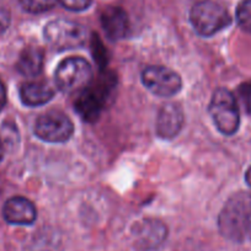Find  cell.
I'll return each mask as SVG.
<instances>
[{
	"instance_id": "obj_1",
	"label": "cell",
	"mask_w": 251,
	"mask_h": 251,
	"mask_svg": "<svg viewBox=\"0 0 251 251\" xmlns=\"http://www.w3.org/2000/svg\"><path fill=\"white\" fill-rule=\"evenodd\" d=\"M222 235L235 243H251V194L234 195L218 218Z\"/></svg>"
},
{
	"instance_id": "obj_2",
	"label": "cell",
	"mask_w": 251,
	"mask_h": 251,
	"mask_svg": "<svg viewBox=\"0 0 251 251\" xmlns=\"http://www.w3.org/2000/svg\"><path fill=\"white\" fill-rule=\"evenodd\" d=\"M190 21L199 35L211 37L228 27L231 18L223 5L212 0H202L192 6Z\"/></svg>"
},
{
	"instance_id": "obj_3",
	"label": "cell",
	"mask_w": 251,
	"mask_h": 251,
	"mask_svg": "<svg viewBox=\"0 0 251 251\" xmlns=\"http://www.w3.org/2000/svg\"><path fill=\"white\" fill-rule=\"evenodd\" d=\"M54 79L62 93H80L93 81V68L84 58H67L55 69Z\"/></svg>"
},
{
	"instance_id": "obj_4",
	"label": "cell",
	"mask_w": 251,
	"mask_h": 251,
	"mask_svg": "<svg viewBox=\"0 0 251 251\" xmlns=\"http://www.w3.org/2000/svg\"><path fill=\"white\" fill-rule=\"evenodd\" d=\"M209 115L217 129L224 136H233L240 125V112L235 98L228 89L219 88L209 102Z\"/></svg>"
},
{
	"instance_id": "obj_5",
	"label": "cell",
	"mask_w": 251,
	"mask_h": 251,
	"mask_svg": "<svg viewBox=\"0 0 251 251\" xmlns=\"http://www.w3.org/2000/svg\"><path fill=\"white\" fill-rule=\"evenodd\" d=\"M45 40L53 50L62 52L75 50L85 45L88 31L83 25L74 21L58 19L47 24L43 31Z\"/></svg>"
},
{
	"instance_id": "obj_6",
	"label": "cell",
	"mask_w": 251,
	"mask_h": 251,
	"mask_svg": "<svg viewBox=\"0 0 251 251\" xmlns=\"http://www.w3.org/2000/svg\"><path fill=\"white\" fill-rule=\"evenodd\" d=\"M115 85L112 76L102 78L98 83H91L79 93L75 101V110L84 120L94 122L98 120L106 103L110 90Z\"/></svg>"
},
{
	"instance_id": "obj_7",
	"label": "cell",
	"mask_w": 251,
	"mask_h": 251,
	"mask_svg": "<svg viewBox=\"0 0 251 251\" xmlns=\"http://www.w3.org/2000/svg\"><path fill=\"white\" fill-rule=\"evenodd\" d=\"M74 133L71 118L60 111H48L35 122V134L48 143H64Z\"/></svg>"
},
{
	"instance_id": "obj_8",
	"label": "cell",
	"mask_w": 251,
	"mask_h": 251,
	"mask_svg": "<svg viewBox=\"0 0 251 251\" xmlns=\"http://www.w3.org/2000/svg\"><path fill=\"white\" fill-rule=\"evenodd\" d=\"M142 83L151 93L160 98H171L182 88L180 75L161 66L147 67L142 72Z\"/></svg>"
},
{
	"instance_id": "obj_9",
	"label": "cell",
	"mask_w": 251,
	"mask_h": 251,
	"mask_svg": "<svg viewBox=\"0 0 251 251\" xmlns=\"http://www.w3.org/2000/svg\"><path fill=\"white\" fill-rule=\"evenodd\" d=\"M3 217L15 226H31L37 218L36 207L30 200L21 196L9 199L3 207Z\"/></svg>"
},
{
	"instance_id": "obj_10",
	"label": "cell",
	"mask_w": 251,
	"mask_h": 251,
	"mask_svg": "<svg viewBox=\"0 0 251 251\" xmlns=\"http://www.w3.org/2000/svg\"><path fill=\"white\" fill-rule=\"evenodd\" d=\"M166 226L159 221H144L134 226L136 245L142 250H154L166 239Z\"/></svg>"
},
{
	"instance_id": "obj_11",
	"label": "cell",
	"mask_w": 251,
	"mask_h": 251,
	"mask_svg": "<svg viewBox=\"0 0 251 251\" xmlns=\"http://www.w3.org/2000/svg\"><path fill=\"white\" fill-rule=\"evenodd\" d=\"M183 125V112L176 103H166L160 108L156 118V133L159 137L171 139L178 134Z\"/></svg>"
},
{
	"instance_id": "obj_12",
	"label": "cell",
	"mask_w": 251,
	"mask_h": 251,
	"mask_svg": "<svg viewBox=\"0 0 251 251\" xmlns=\"http://www.w3.org/2000/svg\"><path fill=\"white\" fill-rule=\"evenodd\" d=\"M101 25L110 40H121L129 30L128 16L123 9L108 6L101 14Z\"/></svg>"
},
{
	"instance_id": "obj_13",
	"label": "cell",
	"mask_w": 251,
	"mask_h": 251,
	"mask_svg": "<svg viewBox=\"0 0 251 251\" xmlns=\"http://www.w3.org/2000/svg\"><path fill=\"white\" fill-rule=\"evenodd\" d=\"M54 98V89L48 81H31L23 84L20 88V99L24 105L37 107L46 105Z\"/></svg>"
},
{
	"instance_id": "obj_14",
	"label": "cell",
	"mask_w": 251,
	"mask_h": 251,
	"mask_svg": "<svg viewBox=\"0 0 251 251\" xmlns=\"http://www.w3.org/2000/svg\"><path fill=\"white\" fill-rule=\"evenodd\" d=\"M43 52L37 47H26L21 52L16 69L25 76H36L42 72Z\"/></svg>"
},
{
	"instance_id": "obj_15",
	"label": "cell",
	"mask_w": 251,
	"mask_h": 251,
	"mask_svg": "<svg viewBox=\"0 0 251 251\" xmlns=\"http://www.w3.org/2000/svg\"><path fill=\"white\" fill-rule=\"evenodd\" d=\"M236 21L245 32L251 33V0H241L236 8Z\"/></svg>"
},
{
	"instance_id": "obj_16",
	"label": "cell",
	"mask_w": 251,
	"mask_h": 251,
	"mask_svg": "<svg viewBox=\"0 0 251 251\" xmlns=\"http://www.w3.org/2000/svg\"><path fill=\"white\" fill-rule=\"evenodd\" d=\"M24 10L32 14L45 13L54 6V0H20Z\"/></svg>"
},
{
	"instance_id": "obj_17",
	"label": "cell",
	"mask_w": 251,
	"mask_h": 251,
	"mask_svg": "<svg viewBox=\"0 0 251 251\" xmlns=\"http://www.w3.org/2000/svg\"><path fill=\"white\" fill-rule=\"evenodd\" d=\"M66 9L72 11H83L90 6L91 0H58Z\"/></svg>"
},
{
	"instance_id": "obj_18",
	"label": "cell",
	"mask_w": 251,
	"mask_h": 251,
	"mask_svg": "<svg viewBox=\"0 0 251 251\" xmlns=\"http://www.w3.org/2000/svg\"><path fill=\"white\" fill-rule=\"evenodd\" d=\"M10 13L9 10L4 8H0V35H3L6 30H8L9 25H10Z\"/></svg>"
},
{
	"instance_id": "obj_19",
	"label": "cell",
	"mask_w": 251,
	"mask_h": 251,
	"mask_svg": "<svg viewBox=\"0 0 251 251\" xmlns=\"http://www.w3.org/2000/svg\"><path fill=\"white\" fill-rule=\"evenodd\" d=\"M6 103V90L3 81L0 80V111L3 110Z\"/></svg>"
},
{
	"instance_id": "obj_20",
	"label": "cell",
	"mask_w": 251,
	"mask_h": 251,
	"mask_svg": "<svg viewBox=\"0 0 251 251\" xmlns=\"http://www.w3.org/2000/svg\"><path fill=\"white\" fill-rule=\"evenodd\" d=\"M245 181H246V183H248V185L251 187V166L248 169V171H246Z\"/></svg>"
},
{
	"instance_id": "obj_21",
	"label": "cell",
	"mask_w": 251,
	"mask_h": 251,
	"mask_svg": "<svg viewBox=\"0 0 251 251\" xmlns=\"http://www.w3.org/2000/svg\"><path fill=\"white\" fill-rule=\"evenodd\" d=\"M3 156H4V147H3V143H1V139H0V161L3 160Z\"/></svg>"
}]
</instances>
